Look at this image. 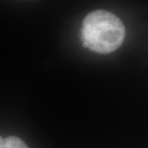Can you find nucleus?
<instances>
[{
    "mask_svg": "<svg viewBox=\"0 0 148 148\" xmlns=\"http://www.w3.org/2000/svg\"><path fill=\"white\" fill-rule=\"evenodd\" d=\"M81 36L85 48L96 53H110L121 46L125 37V27L112 12L96 10L85 17Z\"/></svg>",
    "mask_w": 148,
    "mask_h": 148,
    "instance_id": "obj_1",
    "label": "nucleus"
},
{
    "mask_svg": "<svg viewBox=\"0 0 148 148\" xmlns=\"http://www.w3.org/2000/svg\"><path fill=\"white\" fill-rule=\"evenodd\" d=\"M0 148H29L21 139L14 136L3 138L0 136Z\"/></svg>",
    "mask_w": 148,
    "mask_h": 148,
    "instance_id": "obj_2",
    "label": "nucleus"
}]
</instances>
